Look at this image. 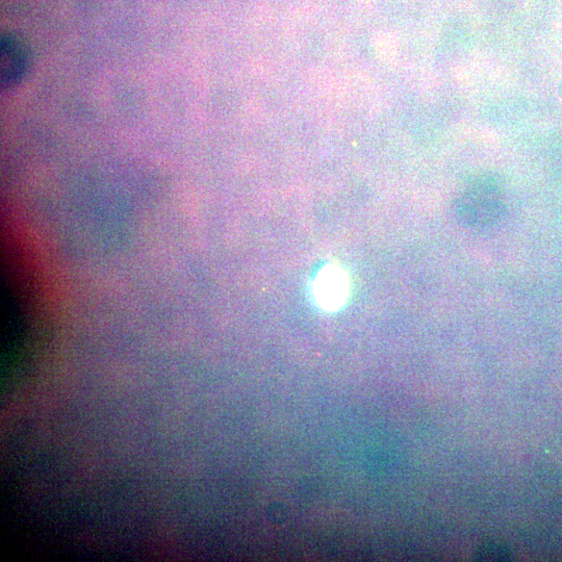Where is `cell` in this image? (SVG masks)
<instances>
[{"label": "cell", "mask_w": 562, "mask_h": 562, "mask_svg": "<svg viewBox=\"0 0 562 562\" xmlns=\"http://www.w3.org/2000/svg\"><path fill=\"white\" fill-rule=\"evenodd\" d=\"M456 215L467 227H489L500 221L504 213L503 197L492 181L481 180L457 199Z\"/></svg>", "instance_id": "obj_1"}, {"label": "cell", "mask_w": 562, "mask_h": 562, "mask_svg": "<svg viewBox=\"0 0 562 562\" xmlns=\"http://www.w3.org/2000/svg\"><path fill=\"white\" fill-rule=\"evenodd\" d=\"M315 298L322 309L337 311L346 303L349 295V280L338 266H327L316 277Z\"/></svg>", "instance_id": "obj_2"}, {"label": "cell", "mask_w": 562, "mask_h": 562, "mask_svg": "<svg viewBox=\"0 0 562 562\" xmlns=\"http://www.w3.org/2000/svg\"><path fill=\"white\" fill-rule=\"evenodd\" d=\"M30 67L27 46L21 40L5 35L0 40V78L2 86L11 88L23 80Z\"/></svg>", "instance_id": "obj_3"}]
</instances>
